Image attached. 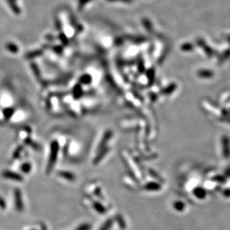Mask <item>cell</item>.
<instances>
[{"label": "cell", "instance_id": "1", "mask_svg": "<svg viewBox=\"0 0 230 230\" xmlns=\"http://www.w3.org/2000/svg\"><path fill=\"white\" fill-rule=\"evenodd\" d=\"M14 197H15V206L18 212H22L23 210V202H22V195H21V192L20 190H15L14 192Z\"/></svg>", "mask_w": 230, "mask_h": 230}, {"label": "cell", "instance_id": "2", "mask_svg": "<svg viewBox=\"0 0 230 230\" xmlns=\"http://www.w3.org/2000/svg\"><path fill=\"white\" fill-rule=\"evenodd\" d=\"M2 176L6 178H9V179L15 180L17 182H21L22 180V177L20 175L17 174V173H14V172L8 171V170H5L2 173Z\"/></svg>", "mask_w": 230, "mask_h": 230}, {"label": "cell", "instance_id": "3", "mask_svg": "<svg viewBox=\"0 0 230 230\" xmlns=\"http://www.w3.org/2000/svg\"><path fill=\"white\" fill-rule=\"evenodd\" d=\"M7 2L8 4L9 7L11 9V11L17 15H20L21 13V10L20 7L18 6L17 3V0H7Z\"/></svg>", "mask_w": 230, "mask_h": 230}, {"label": "cell", "instance_id": "4", "mask_svg": "<svg viewBox=\"0 0 230 230\" xmlns=\"http://www.w3.org/2000/svg\"><path fill=\"white\" fill-rule=\"evenodd\" d=\"M93 207L96 210V212H97L99 214H101V215H104V214H105L107 212L105 207L103 205H102L100 202H97V201H94L93 202Z\"/></svg>", "mask_w": 230, "mask_h": 230}, {"label": "cell", "instance_id": "5", "mask_svg": "<svg viewBox=\"0 0 230 230\" xmlns=\"http://www.w3.org/2000/svg\"><path fill=\"white\" fill-rule=\"evenodd\" d=\"M194 195L199 199H203L206 197V191L202 188H197L194 190Z\"/></svg>", "mask_w": 230, "mask_h": 230}, {"label": "cell", "instance_id": "6", "mask_svg": "<svg viewBox=\"0 0 230 230\" xmlns=\"http://www.w3.org/2000/svg\"><path fill=\"white\" fill-rule=\"evenodd\" d=\"M113 223L114 220L112 218H109L104 222V223L100 226L99 230H110L113 226Z\"/></svg>", "mask_w": 230, "mask_h": 230}, {"label": "cell", "instance_id": "7", "mask_svg": "<svg viewBox=\"0 0 230 230\" xmlns=\"http://www.w3.org/2000/svg\"><path fill=\"white\" fill-rule=\"evenodd\" d=\"M115 219L117 224H118V226H120L122 229H125V228L126 227V223H125V221L124 218H123V216L120 215H117L115 216Z\"/></svg>", "mask_w": 230, "mask_h": 230}, {"label": "cell", "instance_id": "8", "mask_svg": "<svg viewBox=\"0 0 230 230\" xmlns=\"http://www.w3.org/2000/svg\"><path fill=\"white\" fill-rule=\"evenodd\" d=\"M185 204L182 201H176V202H173V208L176 209L177 212H182L185 210Z\"/></svg>", "mask_w": 230, "mask_h": 230}, {"label": "cell", "instance_id": "9", "mask_svg": "<svg viewBox=\"0 0 230 230\" xmlns=\"http://www.w3.org/2000/svg\"><path fill=\"white\" fill-rule=\"evenodd\" d=\"M161 188L160 185L158 183L155 182H149L146 185L145 189L147 191H158Z\"/></svg>", "mask_w": 230, "mask_h": 230}, {"label": "cell", "instance_id": "10", "mask_svg": "<svg viewBox=\"0 0 230 230\" xmlns=\"http://www.w3.org/2000/svg\"><path fill=\"white\" fill-rule=\"evenodd\" d=\"M5 48L9 51V52H12V53H16L18 52L19 49L18 46H17L16 44H14V43H6L5 45Z\"/></svg>", "mask_w": 230, "mask_h": 230}, {"label": "cell", "instance_id": "11", "mask_svg": "<svg viewBox=\"0 0 230 230\" xmlns=\"http://www.w3.org/2000/svg\"><path fill=\"white\" fill-rule=\"evenodd\" d=\"M91 228H92L91 224L88 223H84L76 227L75 230H91Z\"/></svg>", "mask_w": 230, "mask_h": 230}, {"label": "cell", "instance_id": "12", "mask_svg": "<svg viewBox=\"0 0 230 230\" xmlns=\"http://www.w3.org/2000/svg\"><path fill=\"white\" fill-rule=\"evenodd\" d=\"M91 0H78V9L81 10L85 5H86Z\"/></svg>", "mask_w": 230, "mask_h": 230}, {"label": "cell", "instance_id": "13", "mask_svg": "<svg viewBox=\"0 0 230 230\" xmlns=\"http://www.w3.org/2000/svg\"><path fill=\"white\" fill-rule=\"evenodd\" d=\"M61 175H62V177H64V178H67V179L70 180V181H73L74 178H75L73 175L70 174V173H62Z\"/></svg>", "mask_w": 230, "mask_h": 230}, {"label": "cell", "instance_id": "14", "mask_svg": "<svg viewBox=\"0 0 230 230\" xmlns=\"http://www.w3.org/2000/svg\"><path fill=\"white\" fill-rule=\"evenodd\" d=\"M108 2H123L127 3V4H130L133 2V0H106Z\"/></svg>", "mask_w": 230, "mask_h": 230}, {"label": "cell", "instance_id": "15", "mask_svg": "<svg viewBox=\"0 0 230 230\" xmlns=\"http://www.w3.org/2000/svg\"><path fill=\"white\" fill-rule=\"evenodd\" d=\"M13 110L11 108H8L6 109L5 111L4 112V115H5V117H6V118H9V117H11V115H12L13 114Z\"/></svg>", "mask_w": 230, "mask_h": 230}, {"label": "cell", "instance_id": "16", "mask_svg": "<svg viewBox=\"0 0 230 230\" xmlns=\"http://www.w3.org/2000/svg\"><path fill=\"white\" fill-rule=\"evenodd\" d=\"M29 168H30L29 165H26V164H25V165H23L22 166V167H21V169H22V170L24 172V173H28L30 170Z\"/></svg>", "mask_w": 230, "mask_h": 230}, {"label": "cell", "instance_id": "17", "mask_svg": "<svg viewBox=\"0 0 230 230\" xmlns=\"http://www.w3.org/2000/svg\"><path fill=\"white\" fill-rule=\"evenodd\" d=\"M55 24L57 25H56V27H57L58 28H62V22H60V21L58 20V19H56L55 20Z\"/></svg>", "mask_w": 230, "mask_h": 230}, {"label": "cell", "instance_id": "18", "mask_svg": "<svg viewBox=\"0 0 230 230\" xmlns=\"http://www.w3.org/2000/svg\"><path fill=\"white\" fill-rule=\"evenodd\" d=\"M223 194H224L225 197H230V190L229 189L226 190V191H225L224 192H223Z\"/></svg>", "mask_w": 230, "mask_h": 230}, {"label": "cell", "instance_id": "19", "mask_svg": "<svg viewBox=\"0 0 230 230\" xmlns=\"http://www.w3.org/2000/svg\"><path fill=\"white\" fill-rule=\"evenodd\" d=\"M41 230H47V227L43 223H41Z\"/></svg>", "mask_w": 230, "mask_h": 230}, {"label": "cell", "instance_id": "20", "mask_svg": "<svg viewBox=\"0 0 230 230\" xmlns=\"http://www.w3.org/2000/svg\"><path fill=\"white\" fill-rule=\"evenodd\" d=\"M31 230H37V229H31Z\"/></svg>", "mask_w": 230, "mask_h": 230}]
</instances>
